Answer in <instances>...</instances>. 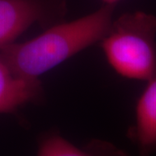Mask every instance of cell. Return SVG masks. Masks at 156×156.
Returning <instances> with one entry per match:
<instances>
[{
    "instance_id": "1",
    "label": "cell",
    "mask_w": 156,
    "mask_h": 156,
    "mask_svg": "<svg viewBox=\"0 0 156 156\" xmlns=\"http://www.w3.org/2000/svg\"><path fill=\"white\" fill-rule=\"evenodd\" d=\"M114 5L69 22L52 24L36 37L12 43L0 50V58L16 75L28 79L39 76L60 65L104 37L113 21Z\"/></svg>"
},
{
    "instance_id": "2",
    "label": "cell",
    "mask_w": 156,
    "mask_h": 156,
    "mask_svg": "<svg viewBox=\"0 0 156 156\" xmlns=\"http://www.w3.org/2000/svg\"><path fill=\"white\" fill-rule=\"evenodd\" d=\"M107 62L127 79L145 81L156 72V17L144 11L113 20L100 42Z\"/></svg>"
},
{
    "instance_id": "3",
    "label": "cell",
    "mask_w": 156,
    "mask_h": 156,
    "mask_svg": "<svg viewBox=\"0 0 156 156\" xmlns=\"http://www.w3.org/2000/svg\"><path fill=\"white\" fill-rule=\"evenodd\" d=\"M60 12L46 0H0V50L36 23L45 26L58 23Z\"/></svg>"
},
{
    "instance_id": "4",
    "label": "cell",
    "mask_w": 156,
    "mask_h": 156,
    "mask_svg": "<svg viewBox=\"0 0 156 156\" xmlns=\"http://www.w3.org/2000/svg\"><path fill=\"white\" fill-rule=\"evenodd\" d=\"M128 136L140 156L156 153V72L147 81L136 103L134 124L128 129Z\"/></svg>"
},
{
    "instance_id": "5",
    "label": "cell",
    "mask_w": 156,
    "mask_h": 156,
    "mask_svg": "<svg viewBox=\"0 0 156 156\" xmlns=\"http://www.w3.org/2000/svg\"><path fill=\"white\" fill-rule=\"evenodd\" d=\"M43 95L39 79L16 75L0 58V114H11Z\"/></svg>"
},
{
    "instance_id": "6",
    "label": "cell",
    "mask_w": 156,
    "mask_h": 156,
    "mask_svg": "<svg viewBox=\"0 0 156 156\" xmlns=\"http://www.w3.org/2000/svg\"><path fill=\"white\" fill-rule=\"evenodd\" d=\"M37 156H128L113 143L92 140L82 147H76L56 132H48L40 137Z\"/></svg>"
},
{
    "instance_id": "7",
    "label": "cell",
    "mask_w": 156,
    "mask_h": 156,
    "mask_svg": "<svg viewBox=\"0 0 156 156\" xmlns=\"http://www.w3.org/2000/svg\"><path fill=\"white\" fill-rule=\"evenodd\" d=\"M104 3H105V5H114L115 3H117L118 1H120V0H102Z\"/></svg>"
}]
</instances>
